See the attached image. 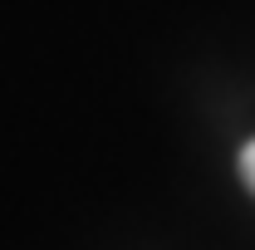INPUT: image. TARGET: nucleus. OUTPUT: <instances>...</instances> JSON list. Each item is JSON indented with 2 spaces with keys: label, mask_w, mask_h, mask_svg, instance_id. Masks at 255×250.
Listing matches in <instances>:
<instances>
[{
  "label": "nucleus",
  "mask_w": 255,
  "mask_h": 250,
  "mask_svg": "<svg viewBox=\"0 0 255 250\" xmlns=\"http://www.w3.org/2000/svg\"><path fill=\"white\" fill-rule=\"evenodd\" d=\"M241 177H246V187L255 191V142H246V152H241Z\"/></svg>",
  "instance_id": "1"
}]
</instances>
